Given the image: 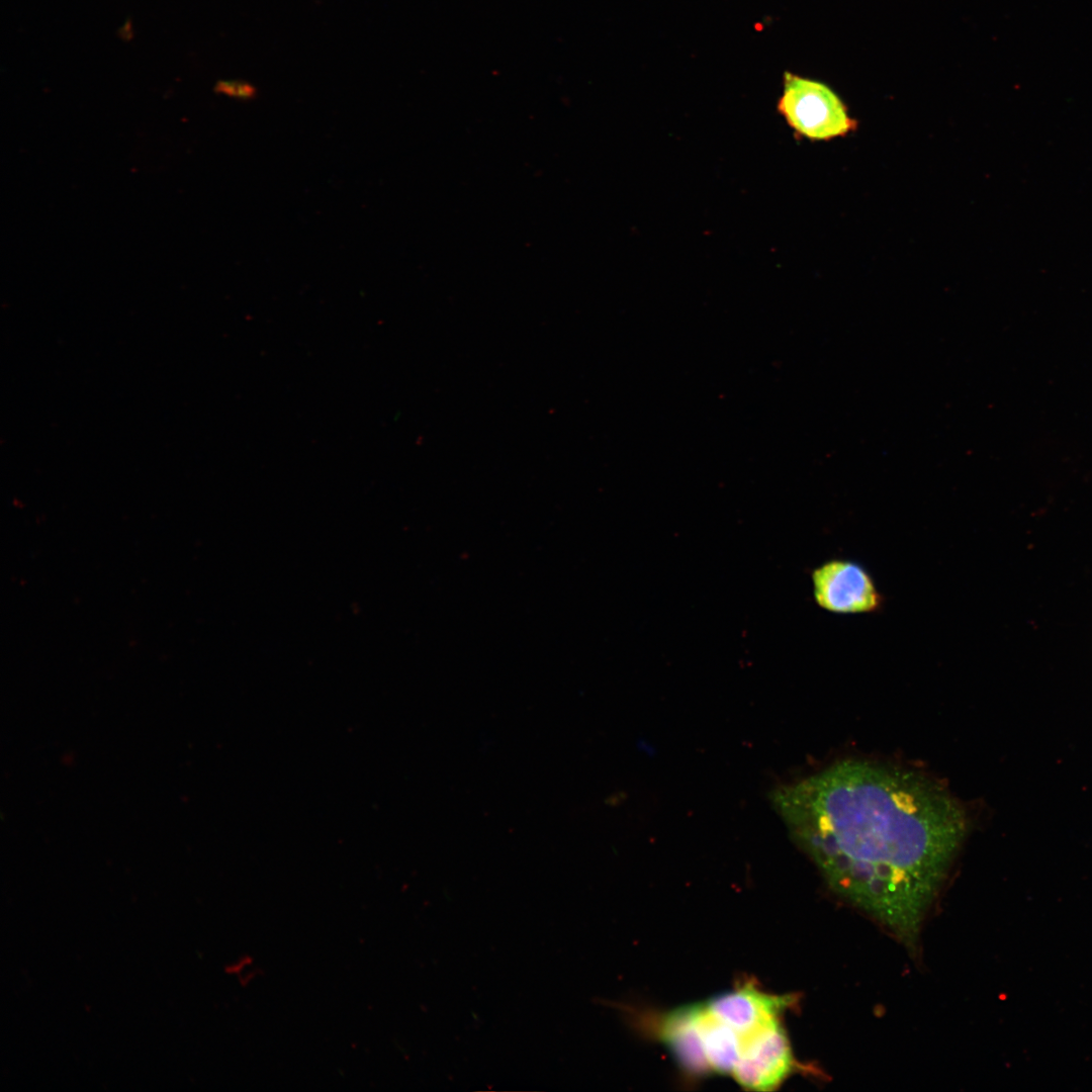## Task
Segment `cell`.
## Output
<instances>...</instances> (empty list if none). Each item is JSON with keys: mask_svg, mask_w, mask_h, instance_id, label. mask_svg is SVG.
I'll return each instance as SVG.
<instances>
[{"mask_svg": "<svg viewBox=\"0 0 1092 1092\" xmlns=\"http://www.w3.org/2000/svg\"><path fill=\"white\" fill-rule=\"evenodd\" d=\"M817 605L835 614H864L881 610L884 598L871 574L858 563L833 559L812 572Z\"/></svg>", "mask_w": 1092, "mask_h": 1092, "instance_id": "cell-4", "label": "cell"}, {"mask_svg": "<svg viewBox=\"0 0 1092 1092\" xmlns=\"http://www.w3.org/2000/svg\"><path fill=\"white\" fill-rule=\"evenodd\" d=\"M794 1003L790 995L769 994L751 983L710 998L704 1004L712 1016L747 1037L771 1022Z\"/></svg>", "mask_w": 1092, "mask_h": 1092, "instance_id": "cell-5", "label": "cell"}, {"mask_svg": "<svg viewBox=\"0 0 1092 1092\" xmlns=\"http://www.w3.org/2000/svg\"><path fill=\"white\" fill-rule=\"evenodd\" d=\"M796 1060L781 1019L744 1037L732 1077L743 1088L769 1091L791 1076Z\"/></svg>", "mask_w": 1092, "mask_h": 1092, "instance_id": "cell-3", "label": "cell"}, {"mask_svg": "<svg viewBox=\"0 0 1092 1092\" xmlns=\"http://www.w3.org/2000/svg\"><path fill=\"white\" fill-rule=\"evenodd\" d=\"M770 798L829 888L913 947L967 834L952 793L919 770L847 759Z\"/></svg>", "mask_w": 1092, "mask_h": 1092, "instance_id": "cell-1", "label": "cell"}, {"mask_svg": "<svg viewBox=\"0 0 1092 1092\" xmlns=\"http://www.w3.org/2000/svg\"><path fill=\"white\" fill-rule=\"evenodd\" d=\"M214 91L240 100H250L257 96V88L243 80H219L214 85Z\"/></svg>", "mask_w": 1092, "mask_h": 1092, "instance_id": "cell-8", "label": "cell"}, {"mask_svg": "<svg viewBox=\"0 0 1092 1092\" xmlns=\"http://www.w3.org/2000/svg\"><path fill=\"white\" fill-rule=\"evenodd\" d=\"M702 1039L710 1074L732 1075L740 1057L743 1037L716 1019L702 1003Z\"/></svg>", "mask_w": 1092, "mask_h": 1092, "instance_id": "cell-7", "label": "cell"}, {"mask_svg": "<svg viewBox=\"0 0 1092 1092\" xmlns=\"http://www.w3.org/2000/svg\"><path fill=\"white\" fill-rule=\"evenodd\" d=\"M777 110L796 135L813 142L846 136L858 125L831 87L791 72L784 73Z\"/></svg>", "mask_w": 1092, "mask_h": 1092, "instance_id": "cell-2", "label": "cell"}, {"mask_svg": "<svg viewBox=\"0 0 1092 1092\" xmlns=\"http://www.w3.org/2000/svg\"><path fill=\"white\" fill-rule=\"evenodd\" d=\"M702 1003L686 1005L658 1018L656 1035L679 1068L691 1076L710 1074L702 1039Z\"/></svg>", "mask_w": 1092, "mask_h": 1092, "instance_id": "cell-6", "label": "cell"}]
</instances>
